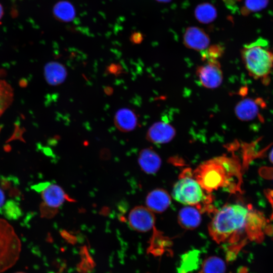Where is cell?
<instances>
[{
    "instance_id": "8992f818",
    "label": "cell",
    "mask_w": 273,
    "mask_h": 273,
    "mask_svg": "<svg viewBox=\"0 0 273 273\" xmlns=\"http://www.w3.org/2000/svg\"><path fill=\"white\" fill-rule=\"evenodd\" d=\"M34 188L41 193L43 202L40 205V212L42 217H53L57 214L59 207L66 200L70 199L62 188L55 184L40 183L34 186Z\"/></svg>"
},
{
    "instance_id": "5b68a950",
    "label": "cell",
    "mask_w": 273,
    "mask_h": 273,
    "mask_svg": "<svg viewBox=\"0 0 273 273\" xmlns=\"http://www.w3.org/2000/svg\"><path fill=\"white\" fill-rule=\"evenodd\" d=\"M21 250L20 240L13 228L0 218V273L14 266Z\"/></svg>"
},
{
    "instance_id": "7a4b0ae2",
    "label": "cell",
    "mask_w": 273,
    "mask_h": 273,
    "mask_svg": "<svg viewBox=\"0 0 273 273\" xmlns=\"http://www.w3.org/2000/svg\"><path fill=\"white\" fill-rule=\"evenodd\" d=\"M194 176L204 191L211 192L219 188L230 192L237 190L239 169L235 161L230 157H219L198 166Z\"/></svg>"
},
{
    "instance_id": "6da1fadb",
    "label": "cell",
    "mask_w": 273,
    "mask_h": 273,
    "mask_svg": "<svg viewBox=\"0 0 273 273\" xmlns=\"http://www.w3.org/2000/svg\"><path fill=\"white\" fill-rule=\"evenodd\" d=\"M247 207L238 203L228 204L215 212L208 226L211 237L218 243H228L231 247L228 259L234 258L240 246L242 234L247 232L251 214Z\"/></svg>"
},
{
    "instance_id": "30bf717a",
    "label": "cell",
    "mask_w": 273,
    "mask_h": 273,
    "mask_svg": "<svg viewBox=\"0 0 273 273\" xmlns=\"http://www.w3.org/2000/svg\"><path fill=\"white\" fill-rule=\"evenodd\" d=\"M183 38L186 47L197 51H205L210 43L209 36L203 29L197 27L188 28Z\"/></svg>"
},
{
    "instance_id": "f546056e",
    "label": "cell",
    "mask_w": 273,
    "mask_h": 273,
    "mask_svg": "<svg viewBox=\"0 0 273 273\" xmlns=\"http://www.w3.org/2000/svg\"><path fill=\"white\" fill-rule=\"evenodd\" d=\"M269 159L270 162L273 164V149L271 150L269 153Z\"/></svg>"
},
{
    "instance_id": "ffe728a7",
    "label": "cell",
    "mask_w": 273,
    "mask_h": 273,
    "mask_svg": "<svg viewBox=\"0 0 273 273\" xmlns=\"http://www.w3.org/2000/svg\"><path fill=\"white\" fill-rule=\"evenodd\" d=\"M225 269V263L221 258L211 256L204 261L199 273H224Z\"/></svg>"
},
{
    "instance_id": "4fadbf2b",
    "label": "cell",
    "mask_w": 273,
    "mask_h": 273,
    "mask_svg": "<svg viewBox=\"0 0 273 273\" xmlns=\"http://www.w3.org/2000/svg\"><path fill=\"white\" fill-rule=\"evenodd\" d=\"M114 123L120 131L127 132L133 130L138 125V117L135 113L129 108L119 109L114 117Z\"/></svg>"
},
{
    "instance_id": "ac0fdd59",
    "label": "cell",
    "mask_w": 273,
    "mask_h": 273,
    "mask_svg": "<svg viewBox=\"0 0 273 273\" xmlns=\"http://www.w3.org/2000/svg\"><path fill=\"white\" fill-rule=\"evenodd\" d=\"M53 12L58 19L63 21L72 20L75 15L73 6L67 1H61L58 3L54 6Z\"/></svg>"
},
{
    "instance_id": "ba28073f",
    "label": "cell",
    "mask_w": 273,
    "mask_h": 273,
    "mask_svg": "<svg viewBox=\"0 0 273 273\" xmlns=\"http://www.w3.org/2000/svg\"><path fill=\"white\" fill-rule=\"evenodd\" d=\"M128 221L133 230L140 232H146L154 228L155 217L153 212L147 207L138 206L130 211Z\"/></svg>"
},
{
    "instance_id": "8fae6325",
    "label": "cell",
    "mask_w": 273,
    "mask_h": 273,
    "mask_svg": "<svg viewBox=\"0 0 273 273\" xmlns=\"http://www.w3.org/2000/svg\"><path fill=\"white\" fill-rule=\"evenodd\" d=\"M171 203V197L168 192L162 189L151 191L146 198L147 207L155 213L165 211Z\"/></svg>"
},
{
    "instance_id": "9c48e42d",
    "label": "cell",
    "mask_w": 273,
    "mask_h": 273,
    "mask_svg": "<svg viewBox=\"0 0 273 273\" xmlns=\"http://www.w3.org/2000/svg\"><path fill=\"white\" fill-rule=\"evenodd\" d=\"M175 134V129L172 125L165 122L159 121L150 127L147 132L146 139L152 143L162 144L170 142Z\"/></svg>"
},
{
    "instance_id": "d6a6232c",
    "label": "cell",
    "mask_w": 273,
    "mask_h": 273,
    "mask_svg": "<svg viewBox=\"0 0 273 273\" xmlns=\"http://www.w3.org/2000/svg\"><path fill=\"white\" fill-rule=\"evenodd\" d=\"M159 2H169L170 0H157Z\"/></svg>"
},
{
    "instance_id": "cb8c5ba5",
    "label": "cell",
    "mask_w": 273,
    "mask_h": 273,
    "mask_svg": "<svg viewBox=\"0 0 273 273\" xmlns=\"http://www.w3.org/2000/svg\"><path fill=\"white\" fill-rule=\"evenodd\" d=\"M80 251L81 260L78 264L77 269L81 273H87L93 269L95 263L85 247H82Z\"/></svg>"
},
{
    "instance_id": "603a6c76",
    "label": "cell",
    "mask_w": 273,
    "mask_h": 273,
    "mask_svg": "<svg viewBox=\"0 0 273 273\" xmlns=\"http://www.w3.org/2000/svg\"><path fill=\"white\" fill-rule=\"evenodd\" d=\"M14 178L3 177L1 178L0 183V213L8 201H6V191L8 189H12L16 188L15 184H16V179Z\"/></svg>"
},
{
    "instance_id": "1f68e13d",
    "label": "cell",
    "mask_w": 273,
    "mask_h": 273,
    "mask_svg": "<svg viewBox=\"0 0 273 273\" xmlns=\"http://www.w3.org/2000/svg\"><path fill=\"white\" fill-rule=\"evenodd\" d=\"M3 15V9L2 5L0 4V20L1 19Z\"/></svg>"
},
{
    "instance_id": "7c38bea8",
    "label": "cell",
    "mask_w": 273,
    "mask_h": 273,
    "mask_svg": "<svg viewBox=\"0 0 273 273\" xmlns=\"http://www.w3.org/2000/svg\"><path fill=\"white\" fill-rule=\"evenodd\" d=\"M138 163L142 170L147 174L156 173L161 167L162 161L159 155L151 148L141 151Z\"/></svg>"
},
{
    "instance_id": "3957f363",
    "label": "cell",
    "mask_w": 273,
    "mask_h": 273,
    "mask_svg": "<svg viewBox=\"0 0 273 273\" xmlns=\"http://www.w3.org/2000/svg\"><path fill=\"white\" fill-rule=\"evenodd\" d=\"M267 46V41L260 38L245 46L241 52L247 71L255 78H266L273 68V53Z\"/></svg>"
},
{
    "instance_id": "7402d4cb",
    "label": "cell",
    "mask_w": 273,
    "mask_h": 273,
    "mask_svg": "<svg viewBox=\"0 0 273 273\" xmlns=\"http://www.w3.org/2000/svg\"><path fill=\"white\" fill-rule=\"evenodd\" d=\"M1 214L9 219L18 218L22 214V211L18 200H9L4 206Z\"/></svg>"
},
{
    "instance_id": "e0dca14e",
    "label": "cell",
    "mask_w": 273,
    "mask_h": 273,
    "mask_svg": "<svg viewBox=\"0 0 273 273\" xmlns=\"http://www.w3.org/2000/svg\"><path fill=\"white\" fill-rule=\"evenodd\" d=\"M216 14L214 7L208 3L198 5L195 11L196 18L203 23H209L213 21L216 17Z\"/></svg>"
},
{
    "instance_id": "9a60e30c",
    "label": "cell",
    "mask_w": 273,
    "mask_h": 273,
    "mask_svg": "<svg viewBox=\"0 0 273 273\" xmlns=\"http://www.w3.org/2000/svg\"><path fill=\"white\" fill-rule=\"evenodd\" d=\"M201 221L200 210L197 207L187 206L181 208L178 214V222L183 228L192 230L198 227Z\"/></svg>"
},
{
    "instance_id": "d6986e66",
    "label": "cell",
    "mask_w": 273,
    "mask_h": 273,
    "mask_svg": "<svg viewBox=\"0 0 273 273\" xmlns=\"http://www.w3.org/2000/svg\"><path fill=\"white\" fill-rule=\"evenodd\" d=\"M13 97L11 86L6 81L0 79V117L12 104Z\"/></svg>"
},
{
    "instance_id": "277c9868",
    "label": "cell",
    "mask_w": 273,
    "mask_h": 273,
    "mask_svg": "<svg viewBox=\"0 0 273 273\" xmlns=\"http://www.w3.org/2000/svg\"><path fill=\"white\" fill-rule=\"evenodd\" d=\"M172 196L177 202L187 205L196 206L200 210L202 205L210 202V196H206L197 180L194 178L191 170H185L174 184Z\"/></svg>"
},
{
    "instance_id": "52a82bcc",
    "label": "cell",
    "mask_w": 273,
    "mask_h": 273,
    "mask_svg": "<svg viewBox=\"0 0 273 273\" xmlns=\"http://www.w3.org/2000/svg\"><path fill=\"white\" fill-rule=\"evenodd\" d=\"M196 74L201 84L209 89L218 87L223 79L222 72L218 60L207 61L205 64L197 68Z\"/></svg>"
},
{
    "instance_id": "44dd1931",
    "label": "cell",
    "mask_w": 273,
    "mask_h": 273,
    "mask_svg": "<svg viewBox=\"0 0 273 273\" xmlns=\"http://www.w3.org/2000/svg\"><path fill=\"white\" fill-rule=\"evenodd\" d=\"M269 0H244L241 9V13L244 16L257 12L264 9Z\"/></svg>"
},
{
    "instance_id": "d4e9b609",
    "label": "cell",
    "mask_w": 273,
    "mask_h": 273,
    "mask_svg": "<svg viewBox=\"0 0 273 273\" xmlns=\"http://www.w3.org/2000/svg\"><path fill=\"white\" fill-rule=\"evenodd\" d=\"M202 54V58L206 61L218 60L222 54V48L217 45L208 48Z\"/></svg>"
},
{
    "instance_id": "484cf974",
    "label": "cell",
    "mask_w": 273,
    "mask_h": 273,
    "mask_svg": "<svg viewBox=\"0 0 273 273\" xmlns=\"http://www.w3.org/2000/svg\"><path fill=\"white\" fill-rule=\"evenodd\" d=\"M107 71L109 74L115 75H119L122 73V68L121 66L117 64H111L107 68Z\"/></svg>"
},
{
    "instance_id": "836d02e7",
    "label": "cell",
    "mask_w": 273,
    "mask_h": 273,
    "mask_svg": "<svg viewBox=\"0 0 273 273\" xmlns=\"http://www.w3.org/2000/svg\"><path fill=\"white\" fill-rule=\"evenodd\" d=\"M15 273H26L25 272H23V271H18V272H16Z\"/></svg>"
},
{
    "instance_id": "2e32d148",
    "label": "cell",
    "mask_w": 273,
    "mask_h": 273,
    "mask_svg": "<svg viewBox=\"0 0 273 273\" xmlns=\"http://www.w3.org/2000/svg\"><path fill=\"white\" fill-rule=\"evenodd\" d=\"M259 100L245 99L240 101L235 108L236 116L241 120L249 121L254 118L259 112Z\"/></svg>"
},
{
    "instance_id": "5bb4252c",
    "label": "cell",
    "mask_w": 273,
    "mask_h": 273,
    "mask_svg": "<svg viewBox=\"0 0 273 273\" xmlns=\"http://www.w3.org/2000/svg\"><path fill=\"white\" fill-rule=\"evenodd\" d=\"M44 77L47 82L52 85H57L62 83L67 76V71L61 63L51 61L44 68Z\"/></svg>"
},
{
    "instance_id": "4316f807",
    "label": "cell",
    "mask_w": 273,
    "mask_h": 273,
    "mask_svg": "<svg viewBox=\"0 0 273 273\" xmlns=\"http://www.w3.org/2000/svg\"><path fill=\"white\" fill-rule=\"evenodd\" d=\"M130 40L134 44L140 43L142 40V34L139 32H133L130 37Z\"/></svg>"
},
{
    "instance_id": "83f0119b",
    "label": "cell",
    "mask_w": 273,
    "mask_h": 273,
    "mask_svg": "<svg viewBox=\"0 0 273 273\" xmlns=\"http://www.w3.org/2000/svg\"><path fill=\"white\" fill-rule=\"evenodd\" d=\"M62 236L69 243L71 244H73L76 241V239L74 236H71L67 233H64L62 235Z\"/></svg>"
},
{
    "instance_id": "4dcf8cb0",
    "label": "cell",
    "mask_w": 273,
    "mask_h": 273,
    "mask_svg": "<svg viewBox=\"0 0 273 273\" xmlns=\"http://www.w3.org/2000/svg\"><path fill=\"white\" fill-rule=\"evenodd\" d=\"M237 273H247V269L245 267H243L241 269H240Z\"/></svg>"
},
{
    "instance_id": "f1b7e54d",
    "label": "cell",
    "mask_w": 273,
    "mask_h": 273,
    "mask_svg": "<svg viewBox=\"0 0 273 273\" xmlns=\"http://www.w3.org/2000/svg\"><path fill=\"white\" fill-rule=\"evenodd\" d=\"M104 92L107 95H111L113 92V89L110 86H106L104 88Z\"/></svg>"
}]
</instances>
